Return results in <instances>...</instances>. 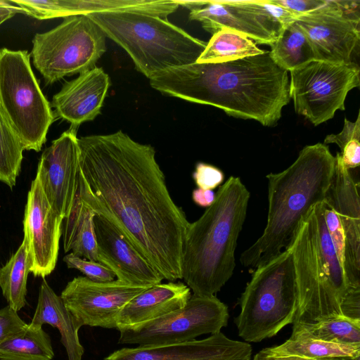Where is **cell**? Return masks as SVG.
<instances>
[{
	"label": "cell",
	"mask_w": 360,
	"mask_h": 360,
	"mask_svg": "<svg viewBox=\"0 0 360 360\" xmlns=\"http://www.w3.org/2000/svg\"><path fill=\"white\" fill-rule=\"evenodd\" d=\"M161 93L223 110L228 115L276 124L290 100L288 71L269 51L220 63H193L161 71L149 79Z\"/></svg>",
	"instance_id": "cell-2"
},
{
	"label": "cell",
	"mask_w": 360,
	"mask_h": 360,
	"mask_svg": "<svg viewBox=\"0 0 360 360\" xmlns=\"http://www.w3.org/2000/svg\"><path fill=\"white\" fill-rule=\"evenodd\" d=\"M298 307L292 334L330 317L342 315L338 295L320 256L313 208L302 221L292 244Z\"/></svg>",
	"instance_id": "cell-9"
},
{
	"label": "cell",
	"mask_w": 360,
	"mask_h": 360,
	"mask_svg": "<svg viewBox=\"0 0 360 360\" xmlns=\"http://www.w3.org/2000/svg\"><path fill=\"white\" fill-rule=\"evenodd\" d=\"M359 1L327 0L322 7L297 17L316 60L349 63L359 46Z\"/></svg>",
	"instance_id": "cell-12"
},
{
	"label": "cell",
	"mask_w": 360,
	"mask_h": 360,
	"mask_svg": "<svg viewBox=\"0 0 360 360\" xmlns=\"http://www.w3.org/2000/svg\"><path fill=\"white\" fill-rule=\"evenodd\" d=\"M19 13H22L20 8L10 1L0 0V25Z\"/></svg>",
	"instance_id": "cell-42"
},
{
	"label": "cell",
	"mask_w": 360,
	"mask_h": 360,
	"mask_svg": "<svg viewBox=\"0 0 360 360\" xmlns=\"http://www.w3.org/2000/svg\"><path fill=\"white\" fill-rule=\"evenodd\" d=\"M191 297V289L182 282L154 285L131 299L120 311L116 329L144 323L184 307Z\"/></svg>",
	"instance_id": "cell-20"
},
{
	"label": "cell",
	"mask_w": 360,
	"mask_h": 360,
	"mask_svg": "<svg viewBox=\"0 0 360 360\" xmlns=\"http://www.w3.org/2000/svg\"><path fill=\"white\" fill-rule=\"evenodd\" d=\"M264 50L247 36L222 29L212 34L197 59L199 63H220L262 54Z\"/></svg>",
	"instance_id": "cell-27"
},
{
	"label": "cell",
	"mask_w": 360,
	"mask_h": 360,
	"mask_svg": "<svg viewBox=\"0 0 360 360\" xmlns=\"http://www.w3.org/2000/svg\"><path fill=\"white\" fill-rule=\"evenodd\" d=\"M105 34L87 15H74L49 31L37 33L30 55L47 84L96 67L105 52Z\"/></svg>",
	"instance_id": "cell-8"
},
{
	"label": "cell",
	"mask_w": 360,
	"mask_h": 360,
	"mask_svg": "<svg viewBox=\"0 0 360 360\" xmlns=\"http://www.w3.org/2000/svg\"><path fill=\"white\" fill-rule=\"evenodd\" d=\"M148 288L129 285L117 279L96 282L77 276L68 283L60 297L82 326L116 328V319L122 309Z\"/></svg>",
	"instance_id": "cell-13"
},
{
	"label": "cell",
	"mask_w": 360,
	"mask_h": 360,
	"mask_svg": "<svg viewBox=\"0 0 360 360\" xmlns=\"http://www.w3.org/2000/svg\"><path fill=\"white\" fill-rule=\"evenodd\" d=\"M323 217L328 231L336 250L338 259L344 269L345 235L340 220L332 206L326 200L322 202Z\"/></svg>",
	"instance_id": "cell-35"
},
{
	"label": "cell",
	"mask_w": 360,
	"mask_h": 360,
	"mask_svg": "<svg viewBox=\"0 0 360 360\" xmlns=\"http://www.w3.org/2000/svg\"><path fill=\"white\" fill-rule=\"evenodd\" d=\"M300 335L342 345L360 344V320L335 316L291 335Z\"/></svg>",
	"instance_id": "cell-30"
},
{
	"label": "cell",
	"mask_w": 360,
	"mask_h": 360,
	"mask_svg": "<svg viewBox=\"0 0 360 360\" xmlns=\"http://www.w3.org/2000/svg\"><path fill=\"white\" fill-rule=\"evenodd\" d=\"M94 215L82 202L78 186L71 210L63 222L62 234L65 253L71 251L76 256L97 262Z\"/></svg>",
	"instance_id": "cell-23"
},
{
	"label": "cell",
	"mask_w": 360,
	"mask_h": 360,
	"mask_svg": "<svg viewBox=\"0 0 360 360\" xmlns=\"http://www.w3.org/2000/svg\"><path fill=\"white\" fill-rule=\"evenodd\" d=\"M0 111L24 150H41L56 116L41 90L26 50L0 49Z\"/></svg>",
	"instance_id": "cell-7"
},
{
	"label": "cell",
	"mask_w": 360,
	"mask_h": 360,
	"mask_svg": "<svg viewBox=\"0 0 360 360\" xmlns=\"http://www.w3.org/2000/svg\"><path fill=\"white\" fill-rule=\"evenodd\" d=\"M262 350L275 356H297L311 359L360 360V344L342 345L302 335L290 336L283 344Z\"/></svg>",
	"instance_id": "cell-24"
},
{
	"label": "cell",
	"mask_w": 360,
	"mask_h": 360,
	"mask_svg": "<svg viewBox=\"0 0 360 360\" xmlns=\"http://www.w3.org/2000/svg\"><path fill=\"white\" fill-rule=\"evenodd\" d=\"M250 192L239 177L231 176L214 202L188 224L183 248L182 277L199 296H213L231 278L235 250L246 217Z\"/></svg>",
	"instance_id": "cell-4"
},
{
	"label": "cell",
	"mask_w": 360,
	"mask_h": 360,
	"mask_svg": "<svg viewBox=\"0 0 360 360\" xmlns=\"http://www.w3.org/2000/svg\"><path fill=\"white\" fill-rule=\"evenodd\" d=\"M335 162L328 146L318 143L305 146L285 170L266 175V225L262 235L241 254L244 266L255 269L290 246L302 221L325 200Z\"/></svg>",
	"instance_id": "cell-3"
},
{
	"label": "cell",
	"mask_w": 360,
	"mask_h": 360,
	"mask_svg": "<svg viewBox=\"0 0 360 360\" xmlns=\"http://www.w3.org/2000/svg\"><path fill=\"white\" fill-rule=\"evenodd\" d=\"M30 324L37 327L49 324L56 328L68 360H82L84 349L78 335L82 326L44 278L40 285L37 307Z\"/></svg>",
	"instance_id": "cell-22"
},
{
	"label": "cell",
	"mask_w": 360,
	"mask_h": 360,
	"mask_svg": "<svg viewBox=\"0 0 360 360\" xmlns=\"http://www.w3.org/2000/svg\"><path fill=\"white\" fill-rule=\"evenodd\" d=\"M290 72V96L295 112L317 126L345 110L348 92L359 86V68L354 62L310 61Z\"/></svg>",
	"instance_id": "cell-10"
},
{
	"label": "cell",
	"mask_w": 360,
	"mask_h": 360,
	"mask_svg": "<svg viewBox=\"0 0 360 360\" xmlns=\"http://www.w3.org/2000/svg\"><path fill=\"white\" fill-rule=\"evenodd\" d=\"M50 336L42 327L27 324L19 333L0 343V360H52Z\"/></svg>",
	"instance_id": "cell-25"
},
{
	"label": "cell",
	"mask_w": 360,
	"mask_h": 360,
	"mask_svg": "<svg viewBox=\"0 0 360 360\" xmlns=\"http://www.w3.org/2000/svg\"><path fill=\"white\" fill-rule=\"evenodd\" d=\"M227 306L215 295H193L182 308L157 319L120 330L118 343L160 346L216 334L228 324Z\"/></svg>",
	"instance_id": "cell-11"
},
{
	"label": "cell",
	"mask_w": 360,
	"mask_h": 360,
	"mask_svg": "<svg viewBox=\"0 0 360 360\" xmlns=\"http://www.w3.org/2000/svg\"><path fill=\"white\" fill-rule=\"evenodd\" d=\"M270 56L281 68L291 71L316 60L304 32L295 22L288 24L270 45Z\"/></svg>",
	"instance_id": "cell-26"
},
{
	"label": "cell",
	"mask_w": 360,
	"mask_h": 360,
	"mask_svg": "<svg viewBox=\"0 0 360 360\" xmlns=\"http://www.w3.org/2000/svg\"><path fill=\"white\" fill-rule=\"evenodd\" d=\"M68 269H75L82 272L85 277L96 282H107L115 280V275L108 267L98 262L90 261L76 256L72 252L63 257Z\"/></svg>",
	"instance_id": "cell-34"
},
{
	"label": "cell",
	"mask_w": 360,
	"mask_h": 360,
	"mask_svg": "<svg viewBox=\"0 0 360 360\" xmlns=\"http://www.w3.org/2000/svg\"><path fill=\"white\" fill-rule=\"evenodd\" d=\"M63 219L51 207L35 178L27 193L23 219L30 273L44 278L58 260Z\"/></svg>",
	"instance_id": "cell-15"
},
{
	"label": "cell",
	"mask_w": 360,
	"mask_h": 360,
	"mask_svg": "<svg viewBox=\"0 0 360 360\" xmlns=\"http://www.w3.org/2000/svg\"><path fill=\"white\" fill-rule=\"evenodd\" d=\"M252 346L219 332L201 340L160 346L123 347L104 360H250Z\"/></svg>",
	"instance_id": "cell-18"
},
{
	"label": "cell",
	"mask_w": 360,
	"mask_h": 360,
	"mask_svg": "<svg viewBox=\"0 0 360 360\" xmlns=\"http://www.w3.org/2000/svg\"><path fill=\"white\" fill-rule=\"evenodd\" d=\"M26 323L10 306L0 309V343L20 333Z\"/></svg>",
	"instance_id": "cell-37"
},
{
	"label": "cell",
	"mask_w": 360,
	"mask_h": 360,
	"mask_svg": "<svg viewBox=\"0 0 360 360\" xmlns=\"http://www.w3.org/2000/svg\"><path fill=\"white\" fill-rule=\"evenodd\" d=\"M86 15L129 54L136 70L148 79L165 70L195 63L207 45L156 15L130 11Z\"/></svg>",
	"instance_id": "cell-5"
},
{
	"label": "cell",
	"mask_w": 360,
	"mask_h": 360,
	"mask_svg": "<svg viewBox=\"0 0 360 360\" xmlns=\"http://www.w3.org/2000/svg\"><path fill=\"white\" fill-rule=\"evenodd\" d=\"M239 2L256 16L262 26L275 40L285 27L296 20L294 15L271 0H242Z\"/></svg>",
	"instance_id": "cell-32"
},
{
	"label": "cell",
	"mask_w": 360,
	"mask_h": 360,
	"mask_svg": "<svg viewBox=\"0 0 360 360\" xmlns=\"http://www.w3.org/2000/svg\"><path fill=\"white\" fill-rule=\"evenodd\" d=\"M94 224L97 262L112 271L117 280L143 287L162 281V275L113 224L96 214Z\"/></svg>",
	"instance_id": "cell-16"
},
{
	"label": "cell",
	"mask_w": 360,
	"mask_h": 360,
	"mask_svg": "<svg viewBox=\"0 0 360 360\" xmlns=\"http://www.w3.org/2000/svg\"><path fill=\"white\" fill-rule=\"evenodd\" d=\"M23 146L0 111V181L15 186L23 159Z\"/></svg>",
	"instance_id": "cell-31"
},
{
	"label": "cell",
	"mask_w": 360,
	"mask_h": 360,
	"mask_svg": "<svg viewBox=\"0 0 360 360\" xmlns=\"http://www.w3.org/2000/svg\"><path fill=\"white\" fill-rule=\"evenodd\" d=\"M77 129L70 126L44 150L35 177L51 207L63 219L71 210L79 183Z\"/></svg>",
	"instance_id": "cell-14"
},
{
	"label": "cell",
	"mask_w": 360,
	"mask_h": 360,
	"mask_svg": "<svg viewBox=\"0 0 360 360\" xmlns=\"http://www.w3.org/2000/svg\"><path fill=\"white\" fill-rule=\"evenodd\" d=\"M360 113L356 120L351 122L346 118L342 130L338 134H329L324 139V144L335 143L340 150L341 158L348 169L358 167L360 164Z\"/></svg>",
	"instance_id": "cell-33"
},
{
	"label": "cell",
	"mask_w": 360,
	"mask_h": 360,
	"mask_svg": "<svg viewBox=\"0 0 360 360\" xmlns=\"http://www.w3.org/2000/svg\"><path fill=\"white\" fill-rule=\"evenodd\" d=\"M30 264L25 240L7 263L0 269V288L10 306L15 311L26 304L27 280Z\"/></svg>",
	"instance_id": "cell-28"
},
{
	"label": "cell",
	"mask_w": 360,
	"mask_h": 360,
	"mask_svg": "<svg viewBox=\"0 0 360 360\" xmlns=\"http://www.w3.org/2000/svg\"><path fill=\"white\" fill-rule=\"evenodd\" d=\"M78 144L82 202L113 224L164 279H181L189 221L169 192L154 148L121 130L83 136Z\"/></svg>",
	"instance_id": "cell-1"
},
{
	"label": "cell",
	"mask_w": 360,
	"mask_h": 360,
	"mask_svg": "<svg viewBox=\"0 0 360 360\" xmlns=\"http://www.w3.org/2000/svg\"><path fill=\"white\" fill-rule=\"evenodd\" d=\"M342 316L360 320V285L349 286L340 306Z\"/></svg>",
	"instance_id": "cell-39"
},
{
	"label": "cell",
	"mask_w": 360,
	"mask_h": 360,
	"mask_svg": "<svg viewBox=\"0 0 360 360\" xmlns=\"http://www.w3.org/2000/svg\"><path fill=\"white\" fill-rule=\"evenodd\" d=\"M193 177L198 188L204 190H213L224 180V174L221 169L204 162L196 164Z\"/></svg>",
	"instance_id": "cell-36"
},
{
	"label": "cell",
	"mask_w": 360,
	"mask_h": 360,
	"mask_svg": "<svg viewBox=\"0 0 360 360\" xmlns=\"http://www.w3.org/2000/svg\"><path fill=\"white\" fill-rule=\"evenodd\" d=\"M253 360H341L336 358L311 359L297 356H275L264 352L262 349L257 352Z\"/></svg>",
	"instance_id": "cell-41"
},
{
	"label": "cell",
	"mask_w": 360,
	"mask_h": 360,
	"mask_svg": "<svg viewBox=\"0 0 360 360\" xmlns=\"http://www.w3.org/2000/svg\"><path fill=\"white\" fill-rule=\"evenodd\" d=\"M276 4L284 8L296 18L324 6L327 0H271Z\"/></svg>",
	"instance_id": "cell-38"
},
{
	"label": "cell",
	"mask_w": 360,
	"mask_h": 360,
	"mask_svg": "<svg viewBox=\"0 0 360 360\" xmlns=\"http://www.w3.org/2000/svg\"><path fill=\"white\" fill-rule=\"evenodd\" d=\"M216 193L212 190L196 188L193 191L192 199L193 202L202 207H210L214 201Z\"/></svg>",
	"instance_id": "cell-40"
},
{
	"label": "cell",
	"mask_w": 360,
	"mask_h": 360,
	"mask_svg": "<svg viewBox=\"0 0 360 360\" xmlns=\"http://www.w3.org/2000/svg\"><path fill=\"white\" fill-rule=\"evenodd\" d=\"M335 159L333 177L325 200L337 213L345 232L344 271L348 285H360L359 183L343 164L340 153Z\"/></svg>",
	"instance_id": "cell-17"
},
{
	"label": "cell",
	"mask_w": 360,
	"mask_h": 360,
	"mask_svg": "<svg viewBox=\"0 0 360 360\" xmlns=\"http://www.w3.org/2000/svg\"><path fill=\"white\" fill-rule=\"evenodd\" d=\"M313 213L321 258L338 295L342 301L349 288L348 283L327 229L323 217L322 202L317 203L313 207Z\"/></svg>",
	"instance_id": "cell-29"
},
{
	"label": "cell",
	"mask_w": 360,
	"mask_h": 360,
	"mask_svg": "<svg viewBox=\"0 0 360 360\" xmlns=\"http://www.w3.org/2000/svg\"><path fill=\"white\" fill-rule=\"evenodd\" d=\"M109 86L108 74L101 68L95 67L64 83L53 96L51 105L56 117L78 127L100 113Z\"/></svg>",
	"instance_id": "cell-19"
},
{
	"label": "cell",
	"mask_w": 360,
	"mask_h": 360,
	"mask_svg": "<svg viewBox=\"0 0 360 360\" xmlns=\"http://www.w3.org/2000/svg\"><path fill=\"white\" fill-rule=\"evenodd\" d=\"M239 305L234 322L238 335L247 342L272 338L293 323L298 291L290 247L254 270Z\"/></svg>",
	"instance_id": "cell-6"
},
{
	"label": "cell",
	"mask_w": 360,
	"mask_h": 360,
	"mask_svg": "<svg viewBox=\"0 0 360 360\" xmlns=\"http://www.w3.org/2000/svg\"><path fill=\"white\" fill-rule=\"evenodd\" d=\"M189 19L200 22L212 34L228 29L244 34L256 43L270 45L275 41L256 16L239 1H203L201 7L191 11Z\"/></svg>",
	"instance_id": "cell-21"
}]
</instances>
